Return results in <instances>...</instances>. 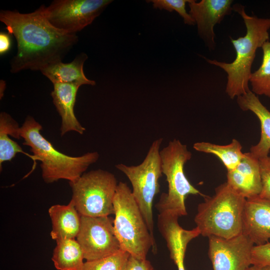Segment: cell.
<instances>
[{
	"mask_svg": "<svg viewBox=\"0 0 270 270\" xmlns=\"http://www.w3.org/2000/svg\"><path fill=\"white\" fill-rule=\"evenodd\" d=\"M262 48V64L257 70L252 72L249 82L254 94L270 98V42H266Z\"/></svg>",
	"mask_w": 270,
	"mask_h": 270,
	"instance_id": "22",
	"label": "cell"
},
{
	"mask_svg": "<svg viewBox=\"0 0 270 270\" xmlns=\"http://www.w3.org/2000/svg\"><path fill=\"white\" fill-rule=\"evenodd\" d=\"M258 160L262 186L259 196L270 198V156L260 158Z\"/></svg>",
	"mask_w": 270,
	"mask_h": 270,
	"instance_id": "26",
	"label": "cell"
},
{
	"mask_svg": "<svg viewBox=\"0 0 270 270\" xmlns=\"http://www.w3.org/2000/svg\"><path fill=\"white\" fill-rule=\"evenodd\" d=\"M110 0H54L46 6L49 22L58 30L76 34L91 24L112 2Z\"/></svg>",
	"mask_w": 270,
	"mask_h": 270,
	"instance_id": "9",
	"label": "cell"
},
{
	"mask_svg": "<svg viewBox=\"0 0 270 270\" xmlns=\"http://www.w3.org/2000/svg\"><path fill=\"white\" fill-rule=\"evenodd\" d=\"M162 140V138H159L152 142L144 159L140 164L129 166L120 164L116 166L130 182L132 195L154 240L152 204L156 195L160 191L158 181L162 174L160 148Z\"/></svg>",
	"mask_w": 270,
	"mask_h": 270,
	"instance_id": "7",
	"label": "cell"
},
{
	"mask_svg": "<svg viewBox=\"0 0 270 270\" xmlns=\"http://www.w3.org/2000/svg\"><path fill=\"white\" fill-rule=\"evenodd\" d=\"M204 198V201L198 205L194 220L200 234L228 239L242 233L246 198L226 182L216 188L212 196Z\"/></svg>",
	"mask_w": 270,
	"mask_h": 270,
	"instance_id": "4",
	"label": "cell"
},
{
	"mask_svg": "<svg viewBox=\"0 0 270 270\" xmlns=\"http://www.w3.org/2000/svg\"><path fill=\"white\" fill-rule=\"evenodd\" d=\"M208 238V254L214 270H246L252 265L253 242L240 234L230 238Z\"/></svg>",
	"mask_w": 270,
	"mask_h": 270,
	"instance_id": "11",
	"label": "cell"
},
{
	"mask_svg": "<svg viewBox=\"0 0 270 270\" xmlns=\"http://www.w3.org/2000/svg\"><path fill=\"white\" fill-rule=\"evenodd\" d=\"M8 134L4 131L0 130V168L6 161L11 160L16 155L21 152L30 157L34 161L33 169L36 164V158L34 155H30L23 151L20 146L16 142L8 136Z\"/></svg>",
	"mask_w": 270,
	"mask_h": 270,
	"instance_id": "24",
	"label": "cell"
},
{
	"mask_svg": "<svg viewBox=\"0 0 270 270\" xmlns=\"http://www.w3.org/2000/svg\"><path fill=\"white\" fill-rule=\"evenodd\" d=\"M42 128L31 116H28L20 128L23 144L28 146L36 160L41 162L42 178L50 184L59 180L73 182L78 178L99 158L96 152L78 156H71L56 150L40 134Z\"/></svg>",
	"mask_w": 270,
	"mask_h": 270,
	"instance_id": "3",
	"label": "cell"
},
{
	"mask_svg": "<svg viewBox=\"0 0 270 270\" xmlns=\"http://www.w3.org/2000/svg\"><path fill=\"white\" fill-rule=\"evenodd\" d=\"M113 204L114 227L121 250L140 259H146L150 248L156 252V240L151 236L132 192L126 183L118 182Z\"/></svg>",
	"mask_w": 270,
	"mask_h": 270,
	"instance_id": "5",
	"label": "cell"
},
{
	"mask_svg": "<svg viewBox=\"0 0 270 270\" xmlns=\"http://www.w3.org/2000/svg\"><path fill=\"white\" fill-rule=\"evenodd\" d=\"M76 240L86 260L102 258L121 250L114 232V220L109 216H81Z\"/></svg>",
	"mask_w": 270,
	"mask_h": 270,
	"instance_id": "10",
	"label": "cell"
},
{
	"mask_svg": "<svg viewBox=\"0 0 270 270\" xmlns=\"http://www.w3.org/2000/svg\"><path fill=\"white\" fill-rule=\"evenodd\" d=\"M20 128L18 122L8 114L2 112L0 114V130L6 132L12 137L20 139Z\"/></svg>",
	"mask_w": 270,
	"mask_h": 270,
	"instance_id": "28",
	"label": "cell"
},
{
	"mask_svg": "<svg viewBox=\"0 0 270 270\" xmlns=\"http://www.w3.org/2000/svg\"><path fill=\"white\" fill-rule=\"evenodd\" d=\"M87 58L86 54L82 52L69 63L58 62L48 66L40 72L53 84L62 83L80 86L83 84L94 86L95 81L88 79L84 72V64Z\"/></svg>",
	"mask_w": 270,
	"mask_h": 270,
	"instance_id": "19",
	"label": "cell"
},
{
	"mask_svg": "<svg viewBox=\"0 0 270 270\" xmlns=\"http://www.w3.org/2000/svg\"><path fill=\"white\" fill-rule=\"evenodd\" d=\"M237 103L242 110L252 112L260 122V141L250 147V152L258 159L268 156L270 151V111L251 90L238 96Z\"/></svg>",
	"mask_w": 270,
	"mask_h": 270,
	"instance_id": "17",
	"label": "cell"
},
{
	"mask_svg": "<svg viewBox=\"0 0 270 270\" xmlns=\"http://www.w3.org/2000/svg\"><path fill=\"white\" fill-rule=\"evenodd\" d=\"M151 262L146 259H140L130 256L125 270H153Z\"/></svg>",
	"mask_w": 270,
	"mask_h": 270,
	"instance_id": "29",
	"label": "cell"
},
{
	"mask_svg": "<svg viewBox=\"0 0 270 270\" xmlns=\"http://www.w3.org/2000/svg\"><path fill=\"white\" fill-rule=\"evenodd\" d=\"M80 86L72 84H54L51 96L53 104L61 117V136L71 131L82 134L86 130V128L77 120L74 112L76 96Z\"/></svg>",
	"mask_w": 270,
	"mask_h": 270,
	"instance_id": "16",
	"label": "cell"
},
{
	"mask_svg": "<svg viewBox=\"0 0 270 270\" xmlns=\"http://www.w3.org/2000/svg\"><path fill=\"white\" fill-rule=\"evenodd\" d=\"M246 270H270V266L252 264Z\"/></svg>",
	"mask_w": 270,
	"mask_h": 270,
	"instance_id": "31",
	"label": "cell"
},
{
	"mask_svg": "<svg viewBox=\"0 0 270 270\" xmlns=\"http://www.w3.org/2000/svg\"><path fill=\"white\" fill-rule=\"evenodd\" d=\"M44 5L30 13L1 10L0 20L17 43L16 54L10 60V72L40 70L62 62L78 42L76 34H68L53 26L45 14Z\"/></svg>",
	"mask_w": 270,
	"mask_h": 270,
	"instance_id": "1",
	"label": "cell"
},
{
	"mask_svg": "<svg viewBox=\"0 0 270 270\" xmlns=\"http://www.w3.org/2000/svg\"><path fill=\"white\" fill-rule=\"evenodd\" d=\"M242 234L254 245L270 240V198L256 196L246 199L242 215Z\"/></svg>",
	"mask_w": 270,
	"mask_h": 270,
	"instance_id": "13",
	"label": "cell"
},
{
	"mask_svg": "<svg viewBox=\"0 0 270 270\" xmlns=\"http://www.w3.org/2000/svg\"><path fill=\"white\" fill-rule=\"evenodd\" d=\"M232 9L241 16L246 28L244 36L237 39L230 38L236 52L234 60L226 63L206 59L208 63L220 67L226 72V92L232 99L250 90L248 82L252 64L257 49L268 40L270 29V18L250 16L245 12L244 6L239 4H234Z\"/></svg>",
	"mask_w": 270,
	"mask_h": 270,
	"instance_id": "2",
	"label": "cell"
},
{
	"mask_svg": "<svg viewBox=\"0 0 270 270\" xmlns=\"http://www.w3.org/2000/svg\"><path fill=\"white\" fill-rule=\"evenodd\" d=\"M178 216L169 213L158 215V229L165 240L170 257L175 264L184 261L189 242L200 234L196 227L191 230L182 228L178 222Z\"/></svg>",
	"mask_w": 270,
	"mask_h": 270,
	"instance_id": "15",
	"label": "cell"
},
{
	"mask_svg": "<svg viewBox=\"0 0 270 270\" xmlns=\"http://www.w3.org/2000/svg\"><path fill=\"white\" fill-rule=\"evenodd\" d=\"M189 0H151L156 8L166 10L169 12H176L184 19V22L189 25L196 24L191 16L186 12V4Z\"/></svg>",
	"mask_w": 270,
	"mask_h": 270,
	"instance_id": "25",
	"label": "cell"
},
{
	"mask_svg": "<svg viewBox=\"0 0 270 270\" xmlns=\"http://www.w3.org/2000/svg\"><path fill=\"white\" fill-rule=\"evenodd\" d=\"M130 254L123 250L102 258L86 260L82 270H125Z\"/></svg>",
	"mask_w": 270,
	"mask_h": 270,
	"instance_id": "23",
	"label": "cell"
},
{
	"mask_svg": "<svg viewBox=\"0 0 270 270\" xmlns=\"http://www.w3.org/2000/svg\"><path fill=\"white\" fill-rule=\"evenodd\" d=\"M52 260L58 270H82L84 258L82 248L75 239L56 242Z\"/></svg>",
	"mask_w": 270,
	"mask_h": 270,
	"instance_id": "20",
	"label": "cell"
},
{
	"mask_svg": "<svg viewBox=\"0 0 270 270\" xmlns=\"http://www.w3.org/2000/svg\"><path fill=\"white\" fill-rule=\"evenodd\" d=\"M231 0H189V14L197 24L198 33L210 50L215 47L214 27L233 10Z\"/></svg>",
	"mask_w": 270,
	"mask_h": 270,
	"instance_id": "12",
	"label": "cell"
},
{
	"mask_svg": "<svg viewBox=\"0 0 270 270\" xmlns=\"http://www.w3.org/2000/svg\"><path fill=\"white\" fill-rule=\"evenodd\" d=\"M226 178L230 188L245 198L260 196L262 186L259 160L250 152L244 153L236 167L228 171Z\"/></svg>",
	"mask_w": 270,
	"mask_h": 270,
	"instance_id": "14",
	"label": "cell"
},
{
	"mask_svg": "<svg viewBox=\"0 0 270 270\" xmlns=\"http://www.w3.org/2000/svg\"><path fill=\"white\" fill-rule=\"evenodd\" d=\"M10 34L4 32L0 33V55L6 52L10 47Z\"/></svg>",
	"mask_w": 270,
	"mask_h": 270,
	"instance_id": "30",
	"label": "cell"
},
{
	"mask_svg": "<svg viewBox=\"0 0 270 270\" xmlns=\"http://www.w3.org/2000/svg\"><path fill=\"white\" fill-rule=\"evenodd\" d=\"M162 173L168 183V192L160 196L156 206L159 213H169L178 217L187 215L184 200L190 194L205 196L188 181L184 166L192 158L186 144L174 139L160 150Z\"/></svg>",
	"mask_w": 270,
	"mask_h": 270,
	"instance_id": "6",
	"label": "cell"
},
{
	"mask_svg": "<svg viewBox=\"0 0 270 270\" xmlns=\"http://www.w3.org/2000/svg\"><path fill=\"white\" fill-rule=\"evenodd\" d=\"M193 148L196 151L216 156L224 164L227 171L235 168L244 156V153L242 152L241 144L234 138L227 145L198 142L194 144Z\"/></svg>",
	"mask_w": 270,
	"mask_h": 270,
	"instance_id": "21",
	"label": "cell"
},
{
	"mask_svg": "<svg viewBox=\"0 0 270 270\" xmlns=\"http://www.w3.org/2000/svg\"><path fill=\"white\" fill-rule=\"evenodd\" d=\"M52 224V238L56 242L74 239L80 227V218L72 200L67 205L56 204L48 209Z\"/></svg>",
	"mask_w": 270,
	"mask_h": 270,
	"instance_id": "18",
	"label": "cell"
},
{
	"mask_svg": "<svg viewBox=\"0 0 270 270\" xmlns=\"http://www.w3.org/2000/svg\"><path fill=\"white\" fill-rule=\"evenodd\" d=\"M252 264L270 266V242L254 246Z\"/></svg>",
	"mask_w": 270,
	"mask_h": 270,
	"instance_id": "27",
	"label": "cell"
},
{
	"mask_svg": "<svg viewBox=\"0 0 270 270\" xmlns=\"http://www.w3.org/2000/svg\"><path fill=\"white\" fill-rule=\"evenodd\" d=\"M70 184L72 192L71 200L81 216L114 214L113 200L118 184L113 174L101 169L92 170Z\"/></svg>",
	"mask_w": 270,
	"mask_h": 270,
	"instance_id": "8",
	"label": "cell"
}]
</instances>
